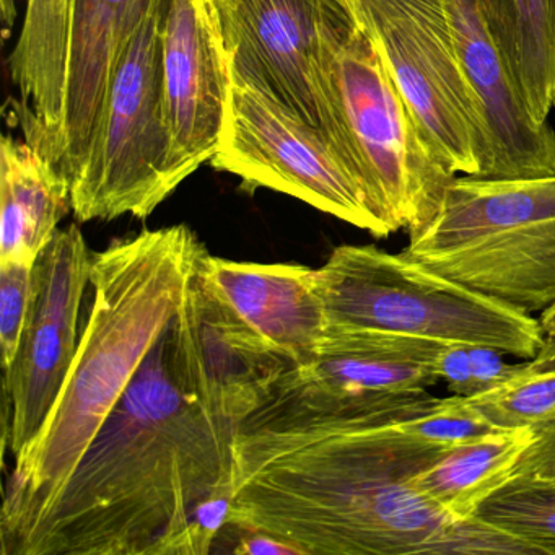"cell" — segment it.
Segmentation results:
<instances>
[{
  "instance_id": "1",
  "label": "cell",
  "mask_w": 555,
  "mask_h": 555,
  "mask_svg": "<svg viewBox=\"0 0 555 555\" xmlns=\"http://www.w3.org/2000/svg\"><path fill=\"white\" fill-rule=\"evenodd\" d=\"M288 369L197 262L183 307L121 401L5 555H193L197 509L235 493L240 425Z\"/></svg>"
},
{
  "instance_id": "2",
  "label": "cell",
  "mask_w": 555,
  "mask_h": 555,
  "mask_svg": "<svg viewBox=\"0 0 555 555\" xmlns=\"http://www.w3.org/2000/svg\"><path fill=\"white\" fill-rule=\"evenodd\" d=\"M434 396L360 417L240 430L230 525L304 555L476 554L482 526L456 521L412 486L450 448L396 422Z\"/></svg>"
},
{
  "instance_id": "3",
  "label": "cell",
  "mask_w": 555,
  "mask_h": 555,
  "mask_svg": "<svg viewBox=\"0 0 555 555\" xmlns=\"http://www.w3.org/2000/svg\"><path fill=\"white\" fill-rule=\"evenodd\" d=\"M204 246L190 227L144 230L93 255V301L56 404L15 457L0 513L2 555L56 499L183 307Z\"/></svg>"
},
{
  "instance_id": "4",
  "label": "cell",
  "mask_w": 555,
  "mask_h": 555,
  "mask_svg": "<svg viewBox=\"0 0 555 555\" xmlns=\"http://www.w3.org/2000/svg\"><path fill=\"white\" fill-rule=\"evenodd\" d=\"M314 76L321 129L389 235L425 225L457 175L415 121L350 0H321Z\"/></svg>"
},
{
  "instance_id": "5",
  "label": "cell",
  "mask_w": 555,
  "mask_h": 555,
  "mask_svg": "<svg viewBox=\"0 0 555 555\" xmlns=\"http://www.w3.org/2000/svg\"><path fill=\"white\" fill-rule=\"evenodd\" d=\"M405 256L525 314L555 304V175H461Z\"/></svg>"
},
{
  "instance_id": "6",
  "label": "cell",
  "mask_w": 555,
  "mask_h": 555,
  "mask_svg": "<svg viewBox=\"0 0 555 555\" xmlns=\"http://www.w3.org/2000/svg\"><path fill=\"white\" fill-rule=\"evenodd\" d=\"M327 326L487 346L532 360L541 324L434 269L373 245H343L317 269Z\"/></svg>"
},
{
  "instance_id": "7",
  "label": "cell",
  "mask_w": 555,
  "mask_h": 555,
  "mask_svg": "<svg viewBox=\"0 0 555 555\" xmlns=\"http://www.w3.org/2000/svg\"><path fill=\"white\" fill-rule=\"evenodd\" d=\"M160 0L132 37L109 86L89 151L70 180L79 222L147 219L181 184L165 106Z\"/></svg>"
},
{
  "instance_id": "8",
  "label": "cell",
  "mask_w": 555,
  "mask_h": 555,
  "mask_svg": "<svg viewBox=\"0 0 555 555\" xmlns=\"http://www.w3.org/2000/svg\"><path fill=\"white\" fill-rule=\"evenodd\" d=\"M415 121L454 175L489 178L493 145L447 0H350Z\"/></svg>"
},
{
  "instance_id": "9",
  "label": "cell",
  "mask_w": 555,
  "mask_h": 555,
  "mask_svg": "<svg viewBox=\"0 0 555 555\" xmlns=\"http://www.w3.org/2000/svg\"><path fill=\"white\" fill-rule=\"evenodd\" d=\"M210 165L238 178L248 193L287 194L376 238L389 235L326 132L242 80L232 79L222 138Z\"/></svg>"
},
{
  "instance_id": "10",
  "label": "cell",
  "mask_w": 555,
  "mask_h": 555,
  "mask_svg": "<svg viewBox=\"0 0 555 555\" xmlns=\"http://www.w3.org/2000/svg\"><path fill=\"white\" fill-rule=\"evenodd\" d=\"M93 255L76 223L57 230L34 264L30 311L4 370V443L21 456L47 424L79 349V311Z\"/></svg>"
},
{
  "instance_id": "11",
  "label": "cell",
  "mask_w": 555,
  "mask_h": 555,
  "mask_svg": "<svg viewBox=\"0 0 555 555\" xmlns=\"http://www.w3.org/2000/svg\"><path fill=\"white\" fill-rule=\"evenodd\" d=\"M162 66L175 165L186 181L219 149L232 89L210 0H171L162 22Z\"/></svg>"
},
{
  "instance_id": "12",
  "label": "cell",
  "mask_w": 555,
  "mask_h": 555,
  "mask_svg": "<svg viewBox=\"0 0 555 555\" xmlns=\"http://www.w3.org/2000/svg\"><path fill=\"white\" fill-rule=\"evenodd\" d=\"M232 79L266 90L321 128L314 57L321 0H210Z\"/></svg>"
},
{
  "instance_id": "13",
  "label": "cell",
  "mask_w": 555,
  "mask_h": 555,
  "mask_svg": "<svg viewBox=\"0 0 555 555\" xmlns=\"http://www.w3.org/2000/svg\"><path fill=\"white\" fill-rule=\"evenodd\" d=\"M464 76L493 145L489 178L555 175V132L532 116L483 0H447Z\"/></svg>"
},
{
  "instance_id": "14",
  "label": "cell",
  "mask_w": 555,
  "mask_h": 555,
  "mask_svg": "<svg viewBox=\"0 0 555 555\" xmlns=\"http://www.w3.org/2000/svg\"><path fill=\"white\" fill-rule=\"evenodd\" d=\"M199 268L217 297L272 352L294 369L318 362L327 318L317 287V269L230 261L206 249Z\"/></svg>"
},
{
  "instance_id": "15",
  "label": "cell",
  "mask_w": 555,
  "mask_h": 555,
  "mask_svg": "<svg viewBox=\"0 0 555 555\" xmlns=\"http://www.w3.org/2000/svg\"><path fill=\"white\" fill-rule=\"evenodd\" d=\"M160 0H73L64 152L60 170L73 180L89 151L119 61Z\"/></svg>"
},
{
  "instance_id": "16",
  "label": "cell",
  "mask_w": 555,
  "mask_h": 555,
  "mask_svg": "<svg viewBox=\"0 0 555 555\" xmlns=\"http://www.w3.org/2000/svg\"><path fill=\"white\" fill-rule=\"evenodd\" d=\"M73 0H27L21 37L9 60L15 122L25 141L57 168L64 152Z\"/></svg>"
},
{
  "instance_id": "17",
  "label": "cell",
  "mask_w": 555,
  "mask_h": 555,
  "mask_svg": "<svg viewBox=\"0 0 555 555\" xmlns=\"http://www.w3.org/2000/svg\"><path fill=\"white\" fill-rule=\"evenodd\" d=\"M0 262L34 264L73 210L70 181L27 141L0 142Z\"/></svg>"
},
{
  "instance_id": "18",
  "label": "cell",
  "mask_w": 555,
  "mask_h": 555,
  "mask_svg": "<svg viewBox=\"0 0 555 555\" xmlns=\"http://www.w3.org/2000/svg\"><path fill=\"white\" fill-rule=\"evenodd\" d=\"M532 428L495 431L450 448L414 477L412 486L456 521L470 519L480 503L515 474L534 440Z\"/></svg>"
},
{
  "instance_id": "19",
  "label": "cell",
  "mask_w": 555,
  "mask_h": 555,
  "mask_svg": "<svg viewBox=\"0 0 555 555\" xmlns=\"http://www.w3.org/2000/svg\"><path fill=\"white\" fill-rule=\"evenodd\" d=\"M532 116L555 106V0H483Z\"/></svg>"
},
{
  "instance_id": "20",
  "label": "cell",
  "mask_w": 555,
  "mask_h": 555,
  "mask_svg": "<svg viewBox=\"0 0 555 555\" xmlns=\"http://www.w3.org/2000/svg\"><path fill=\"white\" fill-rule=\"evenodd\" d=\"M474 516L521 542L529 554L555 555L554 477L513 474Z\"/></svg>"
},
{
  "instance_id": "21",
  "label": "cell",
  "mask_w": 555,
  "mask_h": 555,
  "mask_svg": "<svg viewBox=\"0 0 555 555\" xmlns=\"http://www.w3.org/2000/svg\"><path fill=\"white\" fill-rule=\"evenodd\" d=\"M464 399L499 430L538 431L555 421V370H534L525 360L508 382Z\"/></svg>"
},
{
  "instance_id": "22",
  "label": "cell",
  "mask_w": 555,
  "mask_h": 555,
  "mask_svg": "<svg viewBox=\"0 0 555 555\" xmlns=\"http://www.w3.org/2000/svg\"><path fill=\"white\" fill-rule=\"evenodd\" d=\"M395 425L415 440L444 448L460 447L486 435L503 431L470 408L466 399L454 395L447 399L434 396L418 411Z\"/></svg>"
},
{
  "instance_id": "23",
  "label": "cell",
  "mask_w": 555,
  "mask_h": 555,
  "mask_svg": "<svg viewBox=\"0 0 555 555\" xmlns=\"http://www.w3.org/2000/svg\"><path fill=\"white\" fill-rule=\"evenodd\" d=\"M34 264L0 262V347L4 370L14 362L24 336L30 311Z\"/></svg>"
},
{
  "instance_id": "24",
  "label": "cell",
  "mask_w": 555,
  "mask_h": 555,
  "mask_svg": "<svg viewBox=\"0 0 555 555\" xmlns=\"http://www.w3.org/2000/svg\"><path fill=\"white\" fill-rule=\"evenodd\" d=\"M435 369L438 379L447 383L454 396L469 398L476 395L467 344H443L435 359Z\"/></svg>"
},
{
  "instance_id": "25",
  "label": "cell",
  "mask_w": 555,
  "mask_h": 555,
  "mask_svg": "<svg viewBox=\"0 0 555 555\" xmlns=\"http://www.w3.org/2000/svg\"><path fill=\"white\" fill-rule=\"evenodd\" d=\"M505 353L493 347L469 346L470 369H473L476 395L496 388L521 372L525 362L508 363L503 360Z\"/></svg>"
},
{
  "instance_id": "26",
  "label": "cell",
  "mask_w": 555,
  "mask_h": 555,
  "mask_svg": "<svg viewBox=\"0 0 555 555\" xmlns=\"http://www.w3.org/2000/svg\"><path fill=\"white\" fill-rule=\"evenodd\" d=\"M222 539H225L227 542H235V545L230 548L233 554L304 555L300 548L295 547L291 542L282 541V539L269 534V532L243 528V526L230 525V522H227L225 528H223L219 541H222Z\"/></svg>"
},
{
  "instance_id": "27",
  "label": "cell",
  "mask_w": 555,
  "mask_h": 555,
  "mask_svg": "<svg viewBox=\"0 0 555 555\" xmlns=\"http://www.w3.org/2000/svg\"><path fill=\"white\" fill-rule=\"evenodd\" d=\"M515 474L555 479V421L535 431L534 440L519 457Z\"/></svg>"
},
{
  "instance_id": "28",
  "label": "cell",
  "mask_w": 555,
  "mask_h": 555,
  "mask_svg": "<svg viewBox=\"0 0 555 555\" xmlns=\"http://www.w3.org/2000/svg\"><path fill=\"white\" fill-rule=\"evenodd\" d=\"M542 333V346L538 356L529 360L534 370H555V304L542 311L539 318Z\"/></svg>"
}]
</instances>
